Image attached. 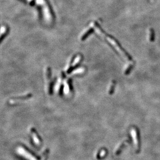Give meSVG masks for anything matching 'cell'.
<instances>
[{"label":"cell","mask_w":160,"mask_h":160,"mask_svg":"<svg viewBox=\"0 0 160 160\" xmlns=\"http://www.w3.org/2000/svg\"><path fill=\"white\" fill-rule=\"evenodd\" d=\"M84 71V68H80V69H78L75 70L74 72H73V74H78V73H82Z\"/></svg>","instance_id":"obj_9"},{"label":"cell","mask_w":160,"mask_h":160,"mask_svg":"<svg viewBox=\"0 0 160 160\" xmlns=\"http://www.w3.org/2000/svg\"><path fill=\"white\" fill-rule=\"evenodd\" d=\"M127 141L126 140V141H125V142H123V143H122L121 144L119 145V147H118L115 149V155H118V154L119 153V152H120V151H121V149H123V146H124L126 144H127Z\"/></svg>","instance_id":"obj_5"},{"label":"cell","mask_w":160,"mask_h":160,"mask_svg":"<svg viewBox=\"0 0 160 160\" xmlns=\"http://www.w3.org/2000/svg\"><path fill=\"white\" fill-rule=\"evenodd\" d=\"M150 40L151 41H153L154 40V37H155V35H154V32L152 29L150 30Z\"/></svg>","instance_id":"obj_10"},{"label":"cell","mask_w":160,"mask_h":160,"mask_svg":"<svg viewBox=\"0 0 160 160\" xmlns=\"http://www.w3.org/2000/svg\"><path fill=\"white\" fill-rule=\"evenodd\" d=\"M131 135H132L133 140L134 141V145L136 148V149L138 150V135L137 133V130L135 128H133L131 129Z\"/></svg>","instance_id":"obj_3"},{"label":"cell","mask_w":160,"mask_h":160,"mask_svg":"<svg viewBox=\"0 0 160 160\" xmlns=\"http://www.w3.org/2000/svg\"><path fill=\"white\" fill-rule=\"evenodd\" d=\"M32 137H33V141L34 142V144L37 145H40V143H41L40 140V139L38 137H37L36 134L35 132L32 133Z\"/></svg>","instance_id":"obj_4"},{"label":"cell","mask_w":160,"mask_h":160,"mask_svg":"<svg viewBox=\"0 0 160 160\" xmlns=\"http://www.w3.org/2000/svg\"><path fill=\"white\" fill-rule=\"evenodd\" d=\"M115 85V81H113L111 84V86H110V88H109V94L110 95H111L113 93V92H114V91Z\"/></svg>","instance_id":"obj_7"},{"label":"cell","mask_w":160,"mask_h":160,"mask_svg":"<svg viewBox=\"0 0 160 160\" xmlns=\"http://www.w3.org/2000/svg\"><path fill=\"white\" fill-rule=\"evenodd\" d=\"M17 152L20 155L23 156L27 160H39L32 154L29 152L27 150H26L23 147H19L17 148ZM46 156H47V152H45L41 160H45Z\"/></svg>","instance_id":"obj_2"},{"label":"cell","mask_w":160,"mask_h":160,"mask_svg":"<svg viewBox=\"0 0 160 160\" xmlns=\"http://www.w3.org/2000/svg\"><path fill=\"white\" fill-rule=\"evenodd\" d=\"M133 68V65H130L129 67H128L126 69V70L125 71V74H128L132 70V69Z\"/></svg>","instance_id":"obj_8"},{"label":"cell","mask_w":160,"mask_h":160,"mask_svg":"<svg viewBox=\"0 0 160 160\" xmlns=\"http://www.w3.org/2000/svg\"><path fill=\"white\" fill-rule=\"evenodd\" d=\"M93 31H94V30H93V29H90L89 30L87 31L85 34H84V35L82 37V39H81V40H82V41L85 40L87 38V37L89 36L90 34L93 32Z\"/></svg>","instance_id":"obj_6"},{"label":"cell","mask_w":160,"mask_h":160,"mask_svg":"<svg viewBox=\"0 0 160 160\" xmlns=\"http://www.w3.org/2000/svg\"><path fill=\"white\" fill-rule=\"evenodd\" d=\"M96 27L98 28L97 30H98L99 33L101 34V35H102V36L106 37L107 40H108V41L110 43V44H111L116 49V51L119 52V53L122 56H123L127 60H132V57L129 56V54H127L126 52L124 50L123 48L121 47L120 45L119 44V43L116 41L114 39H113L111 36H107V35L104 34V32L102 30H101V29L99 27L98 24H96Z\"/></svg>","instance_id":"obj_1"}]
</instances>
